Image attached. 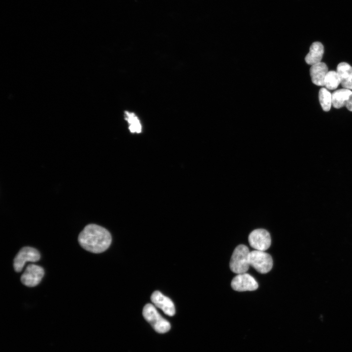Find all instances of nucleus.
<instances>
[{
    "label": "nucleus",
    "mask_w": 352,
    "mask_h": 352,
    "mask_svg": "<svg viewBox=\"0 0 352 352\" xmlns=\"http://www.w3.org/2000/svg\"><path fill=\"white\" fill-rule=\"evenodd\" d=\"M80 245L84 249L93 253L106 250L111 242V236L106 228L95 224L86 225L78 238Z\"/></svg>",
    "instance_id": "1"
},
{
    "label": "nucleus",
    "mask_w": 352,
    "mask_h": 352,
    "mask_svg": "<svg viewBox=\"0 0 352 352\" xmlns=\"http://www.w3.org/2000/svg\"><path fill=\"white\" fill-rule=\"evenodd\" d=\"M142 314L145 319L156 332L164 333L170 330V323L160 315L153 305L146 304L143 308Z\"/></svg>",
    "instance_id": "2"
},
{
    "label": "nucleus",
    "mask_w": 352,
    "mask_h": 352,
    "mask_svg": "<svg viewBox=\"0 0 352 352\" xmlns=\"http://www.w3.org/2000/svg\"><path fill=\"white\" fill-rule=\"evenodd\" d=\"M250 251L245 245L240 244L234 249L230 262V268L236 274L245 273L250 266L249 254Z\"/></svg>",
    "instance_id": "3"
},
{
    "label": "nucleus",
    "mask_w": 352,
    "mask_h": 352,
    "mask_svg": "<svg viewBox=\"0 0 352 352\" xmlns=\"http://www.w3.org/2000/svg\"><path fill=\"white\" fill-rule=\"evenodd\" d=\"M248 258L250 265L260 273H267L272 267L271 256L264 251L253 250L250 252Z\"/></svg>",
    "instance_id": "4"
},
{
    "label": "nucleus",
    "mask_w": 352,
    "mask_h": 352,
    "mask_svg": "<svg viewBox=\"0 0 352 352\" xmlns=\"http://www.w3.org/2000/svg\"><path fill=\"white\" fill-rule=\"evenodd\" d=\"M41 255L37 249L35 248L25 246L22 248L17 254L14 259L13 267L17 272H21L26 262H36L38 261Z\"/></svg>",
    "instance_id": "5"
},
{
    "label": "nucleus",
    "mask_w": 352,
    "mask_h": 352,
    "mask_svg": "<svg viewBox=\"0 0 352 352\" xmlns=\"http://www.w3.org/2000/svg\"><path fill=\"white\" fill-rule=\"evenodd\" d=\"M44 274V268L34 264H28L21 277L23 285L28 287L37 286L41 281Z\"/></svg>",
    "instance_id": "6"
},
{
    "label": "nucleus",
    "mask_w": 352,
    "mask_h": 352,
    "mask_svg": "<svg viewBox=\"0 0 352 352\" xmlns=\"http://www.w3.org/2000/svg\"><path fill=\"white\" fill-rule=\"evenodd\" d=\"M250 245L257 250L264 251L271 245L269 232L264 229H257L252 231L248 236Z\"/></svg>",
    "instance_id": "7"
},
{
    "label": "nucleus",
    "mask_w": 352,
    "mask_h": 352,
    "mask_svg": "<svg viewBox=\"0 0 352 352\" xmlns=\"http://www.w3.org/2000/svg\"><path fill=\"white\" fill-rule=\"evenodd\" d=\"M232 288L236 291H253L257 289L258 284L255 279L249 274H239L232 280Z\"/></svg>",
    "instance_id": "8"
},
{
    "label": "nucleus",
    "mask_w": 352,
    "mask_h": 352,
    "mask_svg": "<svg viewBox=\"0 0 352 352\" xmlns=\"http://www.w3.org/2000/svg\"><path fill=\"white\" fill-rule=\"evenodd\" d=\"M151 300L156 307L161 309L166 315L170 316L175 315L176 309L173 302L160 291L154 292L151 295Z\"/></svg>",
    "instance_id": "9"
},
{
    "label": "nucleus",
    "mask_w": 352,
    "mask_h": 352,
    "mask_svg": "<svg viewBox=\"0 0 352 352\" xmlns=\"http://www.w3.org/2000/svg\"><path fill=\"white\" fill-rule=\"evenodd\" d=\"M328 72V67L323 62H320L312 65L310 68V74L312 83L319 86H325V79Z\"/></svg>",
    "instance_id": "10"
},
{
    "label": "nucleus",
    "mask_w": 352,
    "mask_h": 352,
    "mask_svg": "<svg viewBox=\"0 0 352 352\" xmlns=\"http://www.w3.org/2000/svg\"><path fill=\"white\" fill-rule=\"evenodd\" d=\"M336 72L342 86L352 89V67L347 63L342 62L338 65Z\"/></svg>",
    "instance_id": "11"
},
{
    "label": "nucleus",
    "mask_w": 352,
    "mask_h": 352,
    "mask_svg": "<svg viewBox=\"0 0 352 352\" xmlns=\"http://www.w3.org/2000/svg\"><path fill=\"white\" fill-rule=\"evenodd\" d=\"M324 53V46L318 42H314L310 47L309 52L305 57L308 64L313 65L321 62Z\"/></svg>",
    "instance_id": "12"
},
{
    "label": "nucleus",
    "mask_w": 352,
    "mask_h": 352,
    "mask_svg": "<svg viewBox=\"0 0 352 352\" xmlns=\"http://www.w3.org/2000/svg\"><path fill=\"white\" fill-rule=\"evenodd\" d=\"M352 91L347 88H342L334 91L331 94V103L333 107L339 109L346 105Z\"/></svg>",
    "instance_id": "13"
},
{
    "label": "nucleus",
    "mask_w": 352,
    "mask_h": 352,
    "mask_svg": "<svg viewBox=\"0 0 352 352\" xmlns=\"http://www.w3.org/2000/svg\"><path fill=\"white\" fill-rule=\"evenodd\" d=\"M126 120L129 124V130L132 133H140L142 126L137 117L132 112L125 111Z\"/></svg>",
    "instance_id": "14"
},
{
    "label": "nucleus",
    "mask_w": 352,
    "mask_h": 352,
    "mask_svg": "<svg viewBox=\"0 0 352 352\" xmlns=\"http://www.w3.org/2000/svg\"><path fill=\"white\" fill-rule=\"evenodd\" d=\"M319 99L323 110L329 111L332 104L331 94L326 88H322L319 90Z\"/></svg>",
    "instance_id": "15"
},
{
    "label": "nucleus",
    "mask_w": 352,
    "mask_h": 352,
    "mask_svg": "<svg viewBox=\"0 0 352 352\" xmlns=\"http://www.w3.org/2000/svg\"><path fill=\"white\" fill-rule=\"evenodd\" d=\"M340 83V80L337 72L328 71L325 79L326 87L329 89L333 90L338 87Z\"/></svg>",
    "instance_id": "16"
},
{
    "label": "nucleus",
    "mask_w": 352,
    "mask_h": 352,
    "mask_svg": "<svg viewBox=\"0 0 352 352\" xmlns=\"http://www.w3.org/2000/svg\"><path fill=\"white\" fill-rule=\"evenodd\" d=\"M345 106L348 110L352 111V93L350 95Z\"/></svg>",
    "instance_id": "17"
}]
</instances>
